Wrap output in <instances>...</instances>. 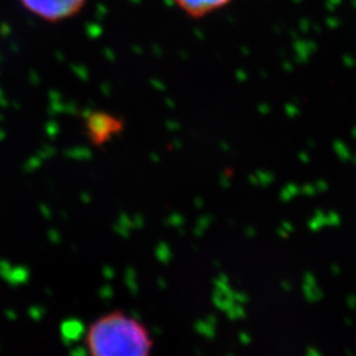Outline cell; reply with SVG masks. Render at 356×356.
I'll return each mask as SVG.
<instances>
[{
    "label": "cell",
    "mask_w": 356,
    "mask_h": 356,
    "mask_svg": "<svg viewBox=\"0 0 356 356\" xmlns=\"http://www.w3.org/2000/svg\"><path fill=\"white\" fill-rule=\"evenodd\" d=\"M26 11L49 23H60L81 13L88 0H20Z\"/></svg>",
    "instance_id": "obj_3"
},
{
    "label": "cell",
    "mask_w": 356,
    "mask_h": 356,
    "mask_svg": "<svg viewBox=\"0 0 356 356\" xmlns=\"http://www.w3.org/2000/svg\"><path fill=\"white\" fill-rule=\"evenodd\" d=\"M126 127L124 120L119 115L94 110L83 116V131L91 145L101 148L116 139Z\"/></svg>",
    "instance_id": "obj_2"
},
{
    "label": "cell",
    "mask_w": 356,
    "mask_h": 356,
    "mask_svg": "<svg viewBox=\"0 0 356 356\" xmlns=\"http://www.w3.org/2000/svg\"><path fill=\"white\" fill-rule=\"evenodd\" d=\"M90 355L145 356L154 347L149 329L123 310L106 313L90 323L85 334Z\"/></svg>",
    "instance_id": "obj_1"
},
{
    "label": "cell",
    "mask_w": 356,
    "mask_h": 356,
    "mask_svg": "<svg viewBox=\"0 0 356 356\" xmlns=\"http://www.w3.org/2000/svg\"><path fill=\"white\" fill-rule=\"evenodd\" d=\"M179 11L193 19H201L227 7L232 0H172Z\"/></svg>",
    "instance_id": "obj_4"
}]
</instances>
